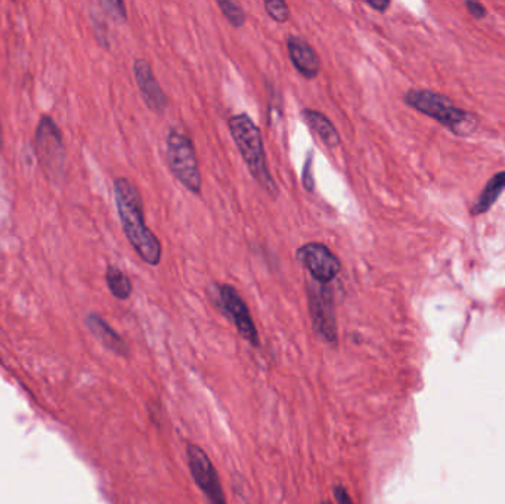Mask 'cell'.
<instances>
[{
	"instance_id": "obj_1",
	"label": "cell",
	"mask_w": 505,
	"mask_h": 504,
	"mask_svg": "<svg viewBox=\"0 0 505 504\" xmlns=\"http://www.w3.org/2000/svg\"><path fill=\"white\" fill-rule=\"evenodd\" d=\"M114 198L123 231L134 252L148 265H158L161 261V243L145 224L144 204L139 191L126 178L114 181Z\"/></svg>"
},
{
	"instance_id": "obj_2",
	"label": "cell",
	"mask_w": 505,
	"mask_h": 504,
	"mask_svg": "<svg viewBox=\"0 0 505 504\" xmlns=\"http://www.w3.org/2000/svg\"><path fill=\"white\" fill-rule=\"evenodd\" d=\"M228 128L253 178L272 197L278 196V186L266 166L261 129L247 114L232 116Z\"/></svg>"
},
{
	"instance_id": "obj_3",
	"label": "cell",
	"mask_w": 505,
	"mask_h": 504,
	"mask_svg": "<svg viewBox=\"0 0 505 504\" xmlns=\"http://www.w3.org/2000/svg\"><path fill=\"white\" fill-rule=\"evenodd\" d=\"M169 168L174 178L179 181L189 193H201V173L195 156L194 144L186 135L170 130L166 139Z\"/></svg>"
},
{
	"instance_id": "obj_4",
	"label": "cell",
	"mask_w": 505,
	"mask_h": 504,
	"mask_svg": "<svg viewBox=\"0 0 505 504\" xmlns=\"http://www.w3.org/2000/svg\"><path fill=\"white\" fill-rule=\"evenodd\" d=\"M405 102L420 113L438 120L441 125L457 133H459L462 125H466L470 120V116L457 108L450 100L431 90H408L405 95Z\"/></svg>"
},
{
	"instance_id": "obj_5",
	"label": "cell",
	"mask_w": 505,
	"mask_h": 504,
	"mask_svg": "<svg viewBox=\"0 0 505 504\" xmlns=\"http://www.w3.org/2000/svg\"><path fill=\"white\" fill-rule=\"evenodd\" d=\"M309 311L313 329L319 333L326 342H337V321L334 314L333 292L326 284H307Z\"/></svg>"
},
{
	"instance_id": "obj_6",
	"label": "cell",
	"mask_w": 505,
	"mask_h": 504,
	"mask_svg": "<svg viewBox=\"0 0 505 504\" xmlns=\"http://www.w3.org/2000/svg\"><path fill=\"white\" fill-rule=\"evenodd\" d=\"M36 149L46 170L58 178L64 175L65 149L62 136L50 117H43L36 130Z\"/></svg>"
},
{
	"instance_id": "obj_7",
	"label": "cell",
	"mask_w": 505,
	"mask_h": 504,
	"mask_svg": "<svg viewBox=\"0 0 505 504\" xmlns=\"http://www.w3.org/2000/svg\"><path fill=\"white\" fill-rule=\"evenodd\" d=\"M186 456L191 475L201 491L209 497L212 504H226L219 476L206 451L194 444H189L186 447Z\"/></svg>"
},
{
	"instance_id": "obj_8",
	"label": "cell",
	"mask_w": 505,
	"mask_h": 504,
	"mask_svg": "<svg viewBox=\"0 0 505 504\" xmlns=\"http://www.w3.org/2000/svg\"><path fill=\"white\" fill-rule=\"evenodd\" d=\"M297 261L302 264L317 282L333 281L341 269L338 257L322 243H307L297 250Z\"/></svg>"
},
{
	"instance_id": "obj_9",
	"label": "cell",
	"mask_w": 505,
	"mask_h": 504,
	"mask_svg": "<svg viewBox=\"0 0 505 504\" xmlns=\"http://www.w3.org/2000/svg\"><path fill=\"white\" fill-rule=\"evenodd\" d=\"M219 296H221V304L225 308V311L234 320L238 333L247 340V342L253 346L258 345V333L254 325V321L250 315L249 306L245 305L244 299L240 296L235 287H232L229 284L219 285Z\"/></svg>"
},
{
	"instance_id": "obj_10",
	"label": "cell",
	"mask_w": 505,
	"mask_h": 504,
	"mask_svg": "<svg viewBox=\"0 0 505 504\" xmlns=\"http://www.w3.org/2000/svg\"><path fill=\"white\" fill-rule=\"evenodd\" d=\"M133 74L136 85H138V89L149 110L157 114L165 113L169 105V100L165 90L158 85L151 65L145 60H136L133 64Z\"/></svg>"
},
{
	"instance_id": "obj_11",
	"label": "cell",
	"mask_w": 505,
	"mask_h": 504,
	"mask_svg": "<svg viewBox=\"0 0 505 504\" xmlns=\"http://www.w3.org/2000/svg\"><path fill=\"white\" fill-rule=\"evenodd\" d=\"M286 49H289V55L294 68L305 79H315L319 74V55L306 40L297 36H290L286 39Z\"/></svg>"
},
{
	"instance_id": "obj_12",
	"label": "cell",
	"mask_w": 505,
	"mask_h": 504,
	"mask_svg": "<svg viewBox=\"0 0 505 504\" xmlns=\"http://www.w3.org/2000/svg\"><path fill=\"white\" fill-rule=\"evenodd\" d=\"M86 327L89 329V332L95 337H97L108 350L117 353V355H120V357L126 355L127 353L126 342L102 317H99L97 314L88 315Z\"/></svg>"
},
{
	"instance_id": "obj_13",
	"label": "cell",
	"mask_w": 505,
	"mask_h": 504,
	"mask_svg": "<svg viewBox=\"0 0 505 504\" xmlns=\"http://www.w3.org/2000/svg\"><path fill=\"white\" fill-rule=\"evenodd\" d=\"M302 114L309 128L313 129V132L319 136V139L325 145L337 147L340 144V135L328 117L319 111L310 110V108H305Z\"/></svg>"
},
{
	"instance_id": "obj_14",
	"label": "cell",
	"mask_w": 505,
	"mask_h": 504,
	"mask_svg": "<svg viewBox=\"0 0 505 504\" xmlns=\"http://www.w3.org/2000/svg\"><path fill=\"white\" fill-rule=\"evenodd\" d=\"M505 189V172L497 173L495 176H492L485 189L482 191V194L477 198V201L474 203V206L470 209L471 214H482L486 213L490 207L494 206L495 201L498 200V197L501 196L502 191Z\"/></svg>"
},
{
	"instance_id": "obj_15",
	"label": "cell",
	"mask_w": 505,
	"mask_h": 504,
	"mask_svg": "<svg viewBox=\"0 0 505 504\" xmlns=\"http://www.w3.org/2000/svg\"><path fill=\"white\" fill-rule=\"evenodd\" d=\"M105 280L108 284V289H110L114 297L120 299V301H126V299L130 297L133 292L132 282L120 268L114 265H108L105 272Z\"/></svg>"
},
{
	"instance_id": "obj_16",
	"label": "cell",
	"mask_w": 505,
	"mask_h": 504,
	"mask_svg": "<svg viewBox=\"0 0 505 504\" xmlns=\"http://www.w3.org/2000/svg\"><path fill=\"white\" fill-rule=\"evenodd\" d=\"M217 6L221 8L223 17L229 21V24L232 27L238 29V27L244 25L245 13H244V9L241 8L240 4L232 2V0H219V2H217Z\"/></svg>"
},
{
	"instance_id": "obj_17",
	"label": "cell",
	"mask_w": 505,
	"mask_h": 504,
	"mask_svg": "<svg viewBox=\"0 0 505 504\" xmlns=\"http://www.w3.org/2000/svg\"><path fill=\"white\" fill-rule=\"evenodd\" d=\"M265 9L268 12V15L277 22L282 24L290 18V8L284 0H266Z\"/></svg>"
},
{
	"instance_id": "obj_18",
	"label": "cell",
	"mask_w": 505,
	"mask_h": 504,
	"mask_svg": "<svg viewBox=\"0 0 505 504\" xmlns=\"http://www.w3.org/2000/svg\"><path fill=\"white\" fill-rule=\"evenodd\" d=\"M102 9L108 13V15L113 17L117 21H126V6L123 2H117V0H106V2L99 4Z\"/></svg>"
},
{
	"instance_id": "obj_19",
	"label": "cell",
	"mask_w": 505,
	"mask_h": 504,
	"mask_svg": "<svg viewBox=\"0 0 505 504\" xmlns=\"http://www.w3.org/2000/svg\"><path fill=\"white\" fill-rule=\"evenodd\" d=\"M312 166H313V153H309L305 166H303V172H302L303 185H305L307 193H313V189H315V182H313V168Z\"/></svg>"
},
{
	"instance_id": "obj_20",
	"label": "cell",
	"mask_w": 505,
	"mask_h": 504,
	"mask_svg": "<svg viewBox=\"0 0 505 504\" xmlns=\"http://www.w3.org/2000/svg\"><path fill=\"white\" fill-rule=\"evenodd\" d=\"M334 497L338 504H353V500L347 493V489L341 485L334 486Z\"/></svg>"
},
{
	"instance_id": "obj_21",
	"label": "cell",
	"mask_w": 505,
	"mask_h": 504,
	"mask_svg": "<svg viewBox=\"0 0 505 504\" xmlns=\"http://www.w3.org/2000/svg\"><path fill=\"white\" fill-rule=\"evenodd\" d=\"M466 6H467V9H469V12L471 13V15L476 17V18H483L486 15V9H485V6L482 4L467 2Z\"/></svg>"
},
{
	"instance_id": "obj_22",
	"label": "cell",
	"mask_w": 505,
	"mask_h": 504,
	"mask_svg": "<svg viewBox=\"0 0 505 504\" xmlns=\"http://www.w3.org/2000/svg\"><path fill=\"white\" fill-rule=\"evenodd\" d=\"M366 5L378 12H385L390 6V2H387V0L386 2H383V0H370V2H366Z\"/></svg>"
},
{
	"instance_id": "obj_23",
	"label": "cell",
	"mask_w": 505,
	"mask_h": 504,
	"mask_svg": "<svg viewBox=\"0 0 505 504\" xmlns=\"http://www.w3.org/2000/svg\"><path fill=\"white\" fill-rule=\"evenodd\" d=\"M322 504H330V503H322Z\"/></svg>"
}]
</instances>
